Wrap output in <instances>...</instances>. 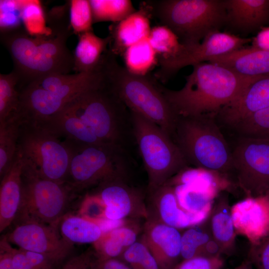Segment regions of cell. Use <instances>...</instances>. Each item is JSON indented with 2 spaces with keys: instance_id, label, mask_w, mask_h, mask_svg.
Listing matches in <instances>:
<instances>
[{
  "instance_id": "1",
  "label": "cell",
  "mask_w": 269,
  "mask_h": 269,
  "mask_svg": "<svg viewBox=\"0 0 269 269\" xmlns=\"http://www.w3.org/2000/svg\"><path fill=\"white\" fill-rule=\"evenodd\" d=\"M50 30L31 35L19 26L0 30V42L12 60L13 71L22 84L52 74H67L74 68L68 38L73 33L66 25L49 24Z\"/></svg>"
},
{
  "instance_id": "2",
  "label": "cell",
  "mask_w": 269,
  "mask_h": 269,
  "mask_svg": "<svg viewBox=\"0 0 269 269\" xmlns=\"http://www.w3.org/2000/svg\"><path fill=\"white\" fill-rule=\"evenodd\" d=\"M192 66L181 89L170 90L159 84L161 91L178 116L216 115L251 84L264 77L241 76L209 62Z\"/></svg>"
},
{
  "instance_id": "3",
  "label": "cell",
  "mask_w": 269,
  "mask_h": 269,
  "mask_svg": "<svg viewBox=\"0 0 269 269\" xmlns=\"http://www.w3.org/2000/svg\"><path fill=\"white\" fill-rule=\"evenodd\" d=\"M101 80L67 106L102 142L129 151L134 142L131 112L113 89L103 67Z\"/></svg>"
},
{
  "instance_id": "4",
  "label": "cell",
  "mask_w": 269,
  "mask_h": 269,
  "mask_svg": "<svg viewBox=\"0 0 269 269\" xmlns=\"http://www.w3.org/2000/svg\"><path fill=\"white\" fill-rule=\"evenodd\" d=\"M74 74H52L19 85L18 114L24 120L49 121L78 96L101 80L103 71Z\"/></svg>"
},
{
  "instance_id": "5",
  "label": "cell",
  "mask_w": 269,
  "mask_h": 269,
  "mask_svg": "<svg viewBox=\"0 0 269 269\" xmlns=\"http://www.w3.org/2000/svg\"><path fill=\"white\" fill-rule=\"evenodd\" d=\"M103 66L113 89L128 109L153 122L173 138L178 116L156 79L130 72L110 50L105 54Z\"/></svg>"
},
{
  "instance_id": "6",
  "label": "cell",
  "mask_w": 269,
  "mask_h": 269,
  "mask_svg": "<svg viewBox=\"0 0 269 269\" xmlns=\"http://www.w3.org/2000/svg\"><path fill=\"white\" fill-rule=\"evenodd\" d=\"M173 139L189 165L228 177L234 172L232 150L220 129L216 114L178 116Z\"/></svg>"
},
{
  "instance_id": "7",
  "label": "cell",
  "mask_w": 269,
  "mask_h": 269,
  "mask_svg": "<svg viewBox=\"0 0 269 269\" xmlns=\"http://www.w3.org/2000/svg\"><path fill=\"white\" fill-rule=\"evenodd\" d=\"M160 24L171 30L181 43L198 44L226 23L224 0H161L145 1Z\"/></svg>"
},
{
  "instance_id": "8",
  "label": "cell",
  "mask_w": 269,
  "mask_h": 269,
  "mask_svg": "<svg viewBox=\"0 0 269 269\" xmlns=\"http://www.w3.org/2000/svg\"><path fill=\"white\" fill-rule=\"evenodd\" d=\"M131 115L134 143L147 175L146 192H151L189 165L171 136L143 117Z\"/></svg>"
},
{
  "instance_id": "9",
  "label": "cell",
  "mask_w": 269,
  "mask_h": 269,
  "mask_svg": "<svg viewBox=\"0 0 269 269\" xmlns=\"http://www.w3.org/2000/svg\"><path fill=\"white\" fill-rule=\"evenodd\" d=\"M71 150L66 183L76 192L114 179L129 178V151L109 143L84 144L66 139Z\"/></svg>"
},
{
  "instance_id": "10",
  "label": "cell",
  "mask_w": 269,
  "mask_h": 269,
  "mask_svg": "<svg viewBox=\"0 0 269 269\" xmlns=\"http://www.w3.org/2000/svg\"><path fill=\"white\" fill-rule=\"evenodd\" d=\"M24 160L22 200L14 222H34L57 227L62 218L69 212L76 192L67 183L41 177Z\"/></svg>"
},
{
  "instance_id": "11",
  "label": "cell",
  "mask_w": 269,
  "mask_h": 269,
  "mask_svg": "<svg viewBox=\"0 0 269 269\" xmlns=\"http://www.w3.org/2000/svg\"><path fill=\"white\" fill-rule=\"evenodd\" d=\"M21 120L19 150L42 177L66 183L71 150L65 140L43 123Z\"/></svg>"
},
{
  "instance_id": "12",
  "label": "cell",
  "mask_w": 269,
  "mask_h": 269,
  "mask_svg": "<svg viewBox=\"0 0 269 269\" xmlns=\"http://www.w3.org/2000/svg\"><path fill=\"white\" fill-rule=\"evenodd\" d=\"M167 183L173 187L180 206L194 214H210L216 198L232 186L231 179L224 175L189 166Z\"/></svg>"
},
{
  "instance_id": "13",
  "label": "cell",
  "mask_w": 269,
  "mask_h": 269,
  "mask_svg": "<svg viewBox=\"0 0 269 269\" xmlns=\"http://www.w3.org/2000/svg\"><path fill=\"white\" fill-rule=\"evenodd\" d=\"M232 150L239 187L247 197L265 195L269 189V139L239 137Z\"/></svg>"
},
{
  "instance_id": "14",
  "label": "cell",
  "mask_w": 269,
  "mask_h": 269,
  "mask_svg": "<svg viewBox=\"0 0 269 269\" xmlns=\"http://www.w3.org/2000/svg\"><path fill=\"white\" fill-rule=\"evenodd\" d=\"M252 38L240 37L228 32L215 31L209 33L198 44L187 46L176 58L159 63L155 79L165 82L181 69L208 61L210 58L241 48Z\"/></svg>"
},
{
  "instance_id": "15",
  "label": "cell",
  "mask_w": 269,
  "mask_h": 269,
  "mask_svg": "<svg viewBox=\"0 0 269 269\" xmlns=\"http://www.w3.org/2000/svg\"><path fill=\"white\" fill-rule=\"evenodd\" d=\"M11 244L24 251L48 256L60 264L70 257L73 245L65 241L58 228L34 222L16 224L4 235Z\"/></svg>"
},
{
  "instance_id": "16",
  "label": "cell",
  "mask_w": 269,
  "mask_h": 269,
  "mask_svg": "<svg viewBox=\"0 0 269 269\" xmlns=\"http://www.w3.org/2000/svg\"><path fill=\"white\" fill-rule=\"evenodd\" d=\"M94 193L106 205V220H146L148 217L146 193L131 185L128 178H119L105 182L96 187Z\"/></svg>"
},
{
  "instance_id": "17",
  "label": "cell",
  "mask_w": 269,
  "mask_h": 269,
  "mask_svg": "<svg viewBox=\"0 0 269 269\" xmlns=\"http://www.w3.org/2000/svg\"><path fill=\"white\" fill-rule=\"evenodd\" d=\"M146 195L147 218L178 230L200 224L210 215L194 214L183 209L178 203L173 187L167 183L146 192Z\"/></svg>"
},
{
  "instance_id": "18",
  "label": "cell",
  "mask_w": 269,
  "mask_h": 269,
  "mask_svg": "<svg viewBox=\"0 0 269 269\" xmlns=\"http://www.w3.org/2000/svg\"><path fill=\"white\" fill-rule=\"evenodd\" d=\"M237 235L245 237L251 246L269 236V198L266 195L247 196L231 207Z\"/></svg>"
},
{
  "instance_id": "19",
  "label": "cell",
  "mask_w": 269,
  "mask_h": 269,
  "mask_svg": "<svg viewBox=\"0 0 269 269\" xmlns=\"http://www.w3.org/2000/svg\"><path fill=\"white\" fill-rule=\"evenodd\" d=\"M141 240L161 269H172L178 263L181 252L179 230L147 218L143 225Z\"/></svg>"
},
{
  "instance_id": "20",
  "label": "cell",
  "mask_w": 269,
  "mask_h": 269,
  "mask_svg": "<svg viewBox=\"0 0 269 269\" xmlns=\"http://www.w3.org/2000/svg\"><path fill=\"white\" fill-rule=\"evenodd\" d=\"M269 107V75L251 84L216 114L217 121L232 128L252 114Z\"/></svg>"
},
{
  "instance_id": "21",
  "label": "cell",
  "mask_w": 269,
  "mask_h": 269,
  "mask_svg": "<svg viewBox=\"0 0 269 269\" xmlns=\"http://www.w3.org/2000/svg\"><path fill=\"white\" fill-rule=\"evenodd\" d=\"M24 157L18 148L10 167L0 179V232L14 223L17 216L22 196V173Z\"/></svg>"
},
{
  "instance_id": "22",
  "label": "cell",
  "mask_w": 269,
  "mask_h": 269,
  "mask_svg": "<svg viewBox=\"0 0 269 269\" xmlns=\"http://www.w3.org/2000/svg\"><path fill=\"white\" fill-rule=\"evenodd\" d=\"M151 14L144 2L139 10L110 27L111 49L114 55L123 54L130 46L148 37Z\"/></svg>"
},
{
  "instance_id": "23",
  "label": "cell",
  "mask_w": 269,
  "mask_h": 269,
  "mask_svg": "<svg viewBox=\"0 0 269 269\" xmlns=\"http://www.w3.org/2000/svg\"><path fill=\"white\" fill-rule=\"evenodd\" d=\"M226 22L241 32L259 31L269 24V0H224Z\"/></svg>"
},
{
  "instance_id": "24",
  "label": "cell",
  "mask_w": 269,
  "mask_h": 269,
  "mask_svg": "<svg viewBox=\"0 0 269 269\" xmlns=\"http://www.w3.org/2000/svg\"><path fill=\"white\" fill-rule=\"evenodd\" d=\"M207 61L243 76L260 77L269 75V51L253 46L213 57Z\"/></svg>"
},
{
  "instance_id": "25",
  "label": "cell",
  "mask_w": 269,
  "mask_h": 269,
  "mask_svg": "<svg viewBox=\"0 0 269 269\" xmlns=\"http://www.w3.org/2000/svg\"><path fill=\"white\" fill-rule=\"evenodd\" d=\"M207 222L211 236L219 245L222 254H233L236 249L237 234L228 196L221 194L216 198Z\"/></svg>"
},
{
  "instance_id": "26",
  "label": "cell",
  "mask_w": 269,
  "mask_h": 269,
  "mask_svg": "<svg viewBox=\"0 0 269 269\" xmlns=\"http://www.w3.org/2000/svg\"><path fill=\"white\" fill-rule=\"evenodd\" d=\"M78 36V43L73 53V70L75 73H89L97 70L107 50V46L110 44L109 35L102 38L91 31Z\"/></svg>"
},
{
  "instance_id": "27",
  "label": "cell",
  "mask_w": 269,
  "mask_h": 269,
  "mask_svg": "<svg viewBox=\"0 0 269 269\" xmlns=\"http://www.w3.org/2000/svg\"><path fill=\"white\" fill-rule=\"evenodd\" d=\"M139 231L136 225L125 223L104 233L93 244L96 258L120 259L124 252L137 241Z\"/></svg>"
},
{
  "instance_id": "28",
  "label": "cell",
  "mask_w": 269,
  "mask_h": 269,
  "mask_svg": "<svg viewBox=\"0 0 269 269\" xmlns=\"http://www.w3.org/2000/svg\"><path fill=\"white\" fill-rule=\"evenodd\" d=\"M66 139L88 144L101 142L91 128L67 106L49 121L42 123Z\"/></svg>"
},
{
  "instance_id": "29",
  "label": "cell",
  "mask_w": 269,
  "mask_h": 269,
  "mask_svg": "<svg viewBox=\"0 0 269 269\" xmlns=\"http://www.w3.org/2000/svg\"><path fill=\"white\" fill-rule=\"evenodd\" d=\"M57 228L63 239L72 245L94 244L104 233L98 223L70 212L62 218Z\"/></svg>"
},
{
  "instance_id": "30",
  "label": "cell",
  "mask_w": 269,
  "mask_h": 269,
  "mask_svg": "<svg viewBox=\"0 0 269 269\" xmlns=\"http://www.w3.org/2000/svg\"><path fill=\"white\" fill-rule=\"evenodd\" d=\"M21 120L18 114L0 123V176H4L16 155Z\"/></svg>"
},
{
  "instance_id": "31",
  "label": "cell",
  "mask_w": 269,
  "mask_h": 269,
  "mask_svg": "<svg viewBox=\"0 0 269 269\" xmlns=\"http://www.w3.org/2000/svg\"><path fill=\"white\" fill-rule=\"evenodd\" d=\"M126 67L130 72L140 76L147 75L158 63L157 55L148 38L129 47L123 55Z\"/></svg>"
},
{
  "instance_id": "32",
  "label": "cell",
  "mask_w": 269,
  "mask_h": 269,
  "mask_svg": "<svg viewBox=\"0 0 269 269\" xmlns=\"http://www.w3.org/2000/svg\"><path fill=\"white\" fill-rule=\"evenodd\" d=\"M148 39L157 55L158 63L176 58L184 48L176 34L161 24L151 28Z\"/></svg>"
},
{
  "instance_id": "33",
  "label": "cell",
  "mask_w": 269,
  "mask_h": 269,
  "mask_svg": "<svg viewBox=\"0 0 269 269\" xmlns=\"http://www.w3.org/2000/svg\"><path fill=\"white\" fill-rule=\"evenodd\" d=\"M93 22L116 23L135 11L129 0H90Z\"/></svg>"
},
{
  "instance_id": "34",
  "label": "cell",
  "mask_w": 269,
  "mask_h": 269,
  "mask_svg": "<svg viewBox=\"0 0 269 269\" xmlns=\"http://www.w3.org/2000/svg\"><path fill=\"white\" fill-rule=\"evenodd\" d=\"M19 78L12 70L0 74V123L18 114L19 106Z\"/></svg>"
},
{
  "instance_id": "35",
  "label": "cell",
  "mask_w": 269,
  "mask_h": 269,
  "mask_svg": "<svg viewBox=\"0 0 269 269\" xmlns=\"http://www.w3.org/2000/svg\"><path fill=\"white\" fill-rule=\"evenodd\" d=\"M212 238L207 220L187 228L181 234V258L184 260L202 256L206 244Z\"/></svg>"
},
{
  "instance_id": "36",
  "label": "cell",
  "mask_w": 269,
  "mask_h": 269,
  "mask_svg": "<svg viewBox=\"0 0 269 269\" xmlns=\"http://www.w3.org/2000/svg\"><path fill=\"white\" fill-rule=\"evenodd\" d=\"M232 128L239 137L269 139V107L248 116Z\"/></svg>"
},
{
  "instance_id": "37",
  "label": "cell",
  "mask_w": 269,
  "mask_h": 269,
  "mask_svg": "<svg viewBox=\"0 0 269 269\" xmlns=\"http://www.w3.org/2000/svg\"><path fill=\"white\" fill-rule=\"evenodd\" d=\"M68 2L69 22L73 33L79 35L93 31L94 22L90 0H71Z\"/></svg>"
},
{
  "instance_id": "38",
  "label": "cell",
  "mask_w": 269,
  "mask_h": 269,
  "mask_svg": "<svg viewBox=\"0 0 269 269\" xmlns=\"http://www.w3.org/2000/svg\"><path fill=\"white\" fill-rule=\"evenodd\" d=\"M120 260L132 269H161L156 259L141 239L128 248Z\"/></svg>"
},
{
  "instance_id": "39",
  "label": "cell",
  "mask_w": 269,
  "mask_h": 269,
  "mask_svg": "<svg viewBox=\"0 0 269 269\" xmlns=\"http://www.w3.org/2000/svg\"><path fill=\"white\" fill-rule=\"evenodd\" d=\"M106 205L102 199L94 193H87L83 199L78 214L98 224L106 220Z\"/></svg>"
},
{
  "instance_id": "40",
  "label": "cell",
  "mask_w": 269,
  "mask_h": 269,
  "mask_svg": "<svg viewBox=\"0 0 269 269\" xmlns=\"http://www.w3.org/2000/svg\"><path fill=\"white\" fill-rule=\"evenodd\" d=\"M224 264L221 256H198L182 260L172 269H221Z\"/></svg>"
},
{
  "instance_id": "41",
  "label": "cell",
  "mask_w": 269,
  "mask_h": 269,
  "mask_svg": "<svg viewBox=\"0 0 269 269\" xmlns=\"http://www.w3.org/2000/svg\"><path fill=\"white\" fill-rule=\"evenodd\" d=\"M248 258L256 269H269V236L251 246Z\"/></svg>"
},
{
  "instance_id": "42",
  "label": "cell",
  "mask_w": 269,
  "mask_h": 269,
  "mask_svg": "<svg viewBox=\"0 0 269 269\" xmlns=\"http://www.w3.org/2000/svg\"><path fill=\"white\" fill-rule=\"evenodd\" d=\"M95 258L93 249H88L71 257L57 269H89Z\"/></svg>"
},
{
  "instance_id": "43",
  "label": "cell",
  "mask_w": 269,
  "mask_h": 269,
  "mask_svg": "<svg viewBox=\"0 0 269 269\" xmlns=\"http://www.w3.org/2000/svg\"><path fill=\"white\" fill-rule=\"evenodd\" d=\"M2 236L0 241V269H13V257L16 248H13Z\"/></svg>"
},
{
  "instance_id": "44",
  "label": "cell",
  "mask_w": 269,
  "mask_h": 269,
  "mask_svg": "<svg viewBox=\"0 0 269 269\" xmlns=\"http://www.w3.org/2000/svg\"><path fill=\"white\" fill-rule=\"evenodd\" d=\"M89 269H132L127 264L118 259L100 260L96 257Z\"/></svg>"
},
{
  "instance_id": "45",
  "label": "cell",
  "mask_w": 269,
  "mask_h": 269,
  "mask_svg": "<svg viewBox=\"0 0 269 269\" xmlns=\"http://www.w3.org/2000/svg\"><path fill=\"white\" fill-rule=\"evenodd\" d=\"M251 42L252 46L269 51V26L262 27Z\"/></svg>"
},
{
  "instance_id": "46",
  "label": "cell",
  "mask_w": 269,
  "mask_h": 269,
  "mask_svg": "<svg viewBox=\"0 0 269 269\" xmlns=\"http://www.w3.org/2000/svg\"><path fill=\"white\" fill-rule=\"evenodd\" d=\"M13 269H36L29 261L24 250L16 249L13 257Z\"/></svg>"
},
{
  "instance_id": "47",
  "label": "cell",
  "mask_w": 269,
  "mask_h": 269,
  "mask_svg": "<svg viewBox=\"0 0 269 269\" xmlns=\"http://www.w3.org/2000/svg\"><path fill=\"white\" fill-rule=\"evenodd\" d=\"M233 269H253V266L248 258L244 261L239 266Z\"/></svg>"
},
{
  "instance_id": "48",
  "label": "cell",
  "mask_w": 269,
  "mask_h": 269,
  "mask_svg": "<svg viewBox=\"0 0 269 269\" xmlns=\"http://www.w3.org/2000/svg\"><path fill=\"white\" fill-rule=\"evenodd\" d=\"M265 195H266L269 198V189L267 191Z\"/></svg>"
}]
</instances>
